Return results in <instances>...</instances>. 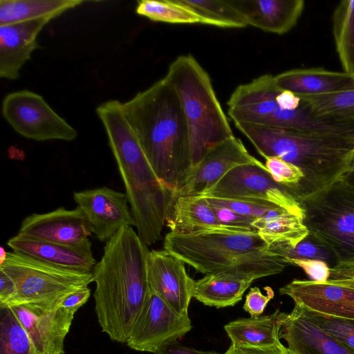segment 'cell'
Returning a JSON list of instances; mask_svg holds the SVG:
<instances>
[{
    "instance_id": "18",
    "label": "cell",
    "mask_w": 354,
    "mask_h": 354,
    "mask_svg": "<svg viewBox=\"0 0 354 354\" xmlns=\"http://www.w3.org/2000/svg\"><path fill=\"white\" fill-rule=\"evenodd\" d=\"M280 338L290 354H354V352L317 326L295 304L290 313L280 312Z\"/></svg>"
},
{
    "instance_id": "28",
    "label": "cell",
    "mask_w": 354,
    "mask_h": 354,
    "mask_svg": "<svg viewBox=\"0 0 354 354\" xmlns=\"http://www.w3.org/2000/svg\"><path fill=\"white\" fill-rule=\"evenodd\" d=\"M336 52L344 72L354 74V0L340 1L332 15Z\"/></svg>"
},
{
    "instance_id": "17",
    "label": "cell",
    "mask_w": 354,
    "mask_h": 354,
    "mask_svg": "<svg viewBox=\"0 0 354 354\" xmlns=\"http://www.w3.org/2000/svg\"><path fill=\"white\" fill-rule=\"evenodd\" d=\"M38 241L77 245L88 240L92 234L82 210L60 207L44 214H32L25 218L17 233Z\"/></svg>"
},
{
    "instance_id": "14",
    "label": "cell",
    "mask_w": 354,
    "mask_h": 354,
    "mask_svg": "<svg viewBox=\"0 0 354 354\" xmlns=\"http://www.w3.org/2000/svg\"><path fill=\"white\" fill-rule=\"evenodd\" d=\"M248 164L263 163L248 152L240 139L233 136L211 150L171 196H203L232 169Z\"/></svg>"
},
{
    "instance_id": "32",
    "label": "cell",
    "mask_w": 354,
    "mask_h": 354,
    "mask_svg": "<svg viewBox=\"0 0 354 354\" xmlns=\"http://www.w3.org/2000/svg\"><path fill=\"white\" fill-rule=\"evenodd\" d=\"M0 354H36L24 326L9 307H0Z\"/></svg>"
},
{
    "instance_id": "49",
    "label": "cell",
    "mask_w": 354,
    "mask_h": 354,
    "mask_svg": "<svg viewBox=\"0 0 354 354\" xmlns=\"http://www.w3.org/2000/svg\"><path fill=\"white\" fill-rule=\"evenodd\" d=\"M346 283L353 284V285H354V281H351V282H349V283Z\"/></svg>"
},
{
    "instance_id": "21",
    "label": "cell",
    "mask_w": 354,
    "mask_h": 354,
    "mask_svg": "<svg viewBox=\"0 0 354 354\" xmlns=\"http://www.w3.org/2000/svg\"><path fill=\"white\" fill-rule=\"evenodd\" d=\"M248 26L283 35L297 24L305 8L303 0H231Z\"/></svg>"
},
{
    "instance_id": "30",
    "label": "cell",
    "mask_w": 354,
    "mask_h": 354,
    "mask_svg": "<svg viewBox=\"0 0 354 354\" xmlns=\"http://www.w3.org/2000/svg\"><path fill=\"white\" fill-rule=\"evenodd\" d=\"M266 254L282 259H313L326 263L331 268L340 263L335 254L310 233L296 245L286 243L270 244Z\"/></svg>"
},
{
    "instance_id": "7",
    "label": "cell",
    "mask_w": 354,
    "mask_h": 354,
    "mask_svg": "<svg viewBox=\"0 0 354 354\" xmlns=\"http://www.w3.org/2000/svg\"><path fill=\"white\" fill-rule=\"evenodd\" d=\"M299 201L309 233L328 247L340 263L354 261V188L339 177Z\"/></svg>"
},
{
    "instance_id": "40",
    "label": "cell",
    "mask_w": 354,
    "mask_h": 354,
    "mask_svg": "<svg viewBox=\"0 0 354 354\" xmlns=\"http://www.w3.org/2000/svg\"><path fill=\"white\" fill-rule=\"evenodd\" d=\"M225 354H290L282 343L265 347L235 346L231 344Z\"/></svg>"
},
{
    "instance_id": "3",
    "label": "cell",
    "mask_w": 354,
    "mask_h": 354,
    "mask_svg": "<svg viewBox=\"0 0 354 354\" xmlns=\"http://www.w3.org/2000/svg\"><path fill=\"white\" fill-rule=\"evenodd\" d=\"M123 180L137 234L147 246L162 238L171 193L147 160L118 100L96 108Z\"/></svg>"
},
{
    "instance_id": "34",
    "label": "cell",
    "mask_w": 354,
    "mask_h": 354,
    "mask_svg": "<svg viewBox=\"0 0 354 354\" xmlns=\"http://www.w3.org/2000/svg\"><path fill=\"white\" fill-rule=\"evenodd\" d=\"M301 308L322 330L354 352V319L333 317Z\"/></svg>"
},
{
    "instance_id": "39",
    "label": "cell",
    "mask_w": 354,
    "mask_h": 354,
    "mask_svg": "<svg viewBox=\"0 0 354 354\" xmlns=\"http://www.w3.org/2000/svg\"><path fill=\"white\" fill-rule=\"evenodd\" d=\"M266 295H263L258 287L252 288L245 297L243 309L249 313L252 317H259L268 302L274 297V293L270 287H266Z\"/></svg>"
},
{
    "instance_id": "27",
    "label": "cell",
    "mask_w": 354,
    "mask_h": 354,
    "mask_svg": "<svg viewBox=\"0 0 354 354\" xmlns=\"http://www.w3.org/2000/svg\"><path fill=\"white\" fill-rule=\"evenodd\" d=\"M252 225L268 245L286 243L295 246L309 233L301 218L283 208L255 220Z\"/></svg>"
},
{
    "instance_id": "42",
    "label": "cell",
    "mask_w": 354,
    "mask_h": 354,
    "mask_svg": "<svg viewBox=\"0 0 354 354\" xmlns=\"http://www.w3.org/2000/svg\"><path fill=\"white\" fill-rule=\"evenodd\" d=\"M90 295L91 290L86 287L66 297L60 305L65 309L75 313L80 307L87 302Z\"/></svg>"
},
{
    "instance_id": "47",
    "label": "cell",
    "mask_w": 354,
    "mask_h": 354,
    "mask_svg": "<svg viewBox=\"0 0 354 354\" xmlns=\"http://www.w3.org/2000/svg\"><path fill=\"white\" fill-rule=\"evenodd\" d=\"M352 169H354V150L352 151L351 154L348 158L346 167V170Z\"/></svg>"
},
{
    "instance_id": "20",
    "label": "cell",
    "mask_w": 354,
    "mask_h": 354,
    "mask_svg": "<svg viewBox=\"0 0 354 354\" xmlns=\"http://www.w3.org/2000/svg\"><path fill=\"white\" fill-rule=\"evenodd\" d=\"M12 251L62 268L92 272L96 264L88 240L77 245H65L32 239L20 234L10 238Z\"/></svg>"
},
{
    "instance_id": "12",
    "label": "cell",
    "mask_w": 354,
    "mask_h": 354,
    "mask_svg": "<svg viewBox=\"0 0 354 354\" xmlns=\"http://www.w3.org/2000/svg\"><path fill=\"white\" fill-rule=\"evenodd\" d=\"M60 304H24L9 307L24 326L36 354L64 353V340L75 313Z\"/></svg>"
},
{
    "instance_id": "8",
    "label": "cell",
    "mask_w": 354,
    "mask_h": 354,
    "mask_svg": "<svg viewBox=\"0 0 354 354\" xmlns=\"http://www.w3.org/2000/svg\"><path fill=\"white\" fill-rule=\"evenodd\" d=\"M0 270L16 286L17 296L11 306L60 304L93 281L92 272L62 268L14 251L7 252Z\"/></svg>"
},
{
    "instance_id": "48",
    "label": "cell",
    "mask_w": 354,
    "mask_h": 354,
    "mask_svg": "<svg viewBox=\"0 0 354 354\" xmlns=\"http://www.w3.org/2000/svg\"><path fill=\"white\" fill-rule=\"evenodd\" d=\"M6 253L7 252H6L3 249V248H1V255H0V263H1L5 258H6Z\"/></svg>"
},
{
    "instance_id": "23",
    "label": "cell",
    "mask_w": 354,
    "mask_h": 354,
    "mask_svg": "<svg viewBox=\"0 0 354 354\" xmlns=\"http://www.w3.org/2000/svg\"><path fill=\"white\" fill-rule=\"evenodd\" d=\"M165 223L170 232L179 234L218 229L243 230L223 225L206 198L202 196H170Z\"/></svg>"
},
{
    "instance_id": "36",
    "label": "cell",
    "mask_w": 354,
    "mask_h": 354,
    "mask_svg": "<svg viewBox=\"0 0 354 354\" xmlns=\"http://www.w3.org/2000/svg\"><path fill=\"white\" fill-rule=\"evenodd\" d=\"M265 166L277 183L289 187L292 192L304 178L298 167L278 157L266 158Z\"/></svg>"
},
{
    "instance_id": "6",
    "label": "cell",
    "mask_w": 354,
    "mask_h": 354,
    "mask_svg": "<svg viewBox=\"0 0 354 354\" xmlns=\"http://www.w3.org/2000/svg\"><path fill=\"white\" fill-rule=\"evenodd\" d=\"M268 245L257 232L240 229L169 232L163 243L164 250L205 274L220 272L247 256L265 252Z\"/></svg>"
},
{
    "instance_id": "1",
    "label": "cell",
    "mask_w": 354,
    "mask_h": 354,
    "mask_svg": "<svg viewBox=\"0 0 354 354\" xmlns=\"http://www.w3.org/2000/svg\"><path fill=\"white\" fill-rule=\"evenodd\" d=\"M126 118L158 178L171 194L192 171L188 125L164 77L122 103Z\"/></svg>"
},
{
    "instance_id": "38",
    "label": "cell",
    "mask_w": 354,
    "mask_h": 354,
    "mask_svg": "<svg viewBox=\"0 0 354 354\" xmlns=\"http://www.w3.org/2000/svg\"><path fill=\"white\" fill-rule=\"evenodd\" d=\"M211 207L218 221L223 225L257 232L252 225L253 222L257 219L242 215L226 207L214 206H211Z\"/></svg>"
},
{
    "instance_id": "22",
    "label": "cell",
    "mask_w": 354,
    "mask_h": 354,
    "mask_svg": "<svg viewBox=\"0 0 354 354\" xmlns=\"http://www.w3.org/2000/svg\"><path fill=\"white\" fill-rule=\"evenodd\" d=\"M277 84L299 96L323 95L354 88V74L323 68H295L274 75Z\"/></svg>"
},
{
    "instance_id": "11",
    "label": "cell",
    "mask_w": 354,
    "mask_h": 354,
    "mask_svg": "<svg viewBox=\"0 0 354 354\" xmlns=\"http://www.w3.org/2000/svg\"><path fill=\"white\" fill-rule=\"evenodd\" d=\"M192 328L189 316L178 313L149 291L126 344L135 351L155 353L165 344L177 341Z\"/></svg>"
},
{
    "instance_id": "46",
    "label": "cell",
    "mask_w": 354,
    "mask_h": 354,
    "mask_svg": "<svg viewBox=\"0 0 354 354\" xmlns=\"http://www.w3.org/2000/svg\"><path fill=\"white\" fill-rule=\"evenodd\" d=\"M352 281H354V261L348 264L345 282H351Z\"/></svg>"
},
{
    "instance_id": "35",
    "label": "cell",
    "mask_w": 354,
    "mask_h": 354,
    "mask_svg": "<svg viewBox=\"0 0 354 354\" xmlns=\"http://www.w3.org/2000/svg\"><path fill=\"white\" fill-rule=\"evenodd\" d=\"M205 198L210 206L226 207L254 219L266 217L282 208L272 203L257 199Z\"/></svg>"
},
{
    "instance_id": "16",
    "label": "cell",
    "mask_w": 354,
    "mask_h": 354,
    "mask_svg": "<svg viewBox=\"0 0 354 354\" xmlns=\"http://www.w3.org/2000/svg\"><path fill=\"white\" fill-rule=\"evenodd\" d=\"M308 310L333 317L354 319V285L328 280L320 283L293 279L279 288Z\"/></svg>"
},
{
    "instance_id": "2",
    "label": "cell",
    "mask_w": 354,
    "mask_h": 354,
    "mask_svg": "<svg viewBox=\"0 0 354 354\" xmlns=\"http://www.w3.org/2000/svg\"><path fill=\"white\" fill-rule=\"evenodd\" d=\"M149 252L137 232L125 226L106 242L101 260L93 269L97 321L115 342H127L150 291Z\"/></svg>"
},
{
    "instance_id": "31",
    "label": "cell",
    "mask_w": 354,
    "mask_h": 354,
    "mask_svg": "<svg viewBox=\"0 0 354 354\" xmlns=\"http://www.w3.org/2000/svg\"><path fill=\"white\" fill-rule=\"evenodd\" d=\"M136 12L156 22L205 24L203 19L178 0H141L138 1Z\"/></svg>"
},
{
    "instance_id": "9",
    "label": "cell",
    "mask_w": 354,
    "mask_h": 354,
    "mask_svg": "<svg viewBox=\"0 0 354 354\" xmlns=\"http://www.w3.org/2000/svg\"><path fill=\"white\" fill-rule=\"evenodd\" d=\"M3 117L19 135L37 141H72L77 131L40 95L28 90L12 92L2 102Z\"/></svg>"
},
{
    "instance_id": "24",
    "label": "cell",
    "mask_w": 354,
    "mask_h": 354,
    "mask_svg": "<svg viewBox=\"0 0 354 354\" xmlns=\"http://www.w3.org/2000/svg\"><path fill=\"white\" fill-rule=\"evenodd\" d=\"M252 282V279L225 272L205 274L194 281L192 297L206 306H233L242 299Z\"/></svg>"
},
{
    "instance_id": "25",
    "label": "cell",
    "mask_w": 354,
    "mask_h": 354,
    "mask_svg": "<svg viewBox=\"0 0 354 354\" xmlns=\"http://www.w3.org/2000/svg\"><path fill=\"white\" fill-rule=\"evenodd\" d=\"M279 310L270 315L241 318L229 322L224 329L232 345L265 347L280 342Z\"/></svg>"
},
{
    "instance_id": "13",
    "label": "cell",
    "mask_w": 354,
    "mask_h": 354,
    "mask_svg": "<svg viewBox=\"0 0 354 354\" xmlns=\"http://www.w3.org/2000/svg\"><path fill=\"white\" fill-rule=\"evenodd\" d=\"M73 198L88 227L101 241H107L125 226H135L125 194L106 187L75 192Z\"/></svg>"
},
{
    "instance_id": "45",
    "label": "cell",
    "mask_w": 354,
    "mask_h": 354,
    "mask_svg": "<svg viewBox=\"0 0 354 354\" xmlns=\"http://www.w3.org/2000/svg\"><path fill=\"white\" fill-rule=\"evenodd\" d=\"M340 178L348 185L354 188V169L345 171Z\"/></svg>"
},
{
    "instance_id": "41",
    "label": "cell",
    "mask_w": 354,
    "mask_h": 354,
    "mask_svg": "<svg viewBox=\"0 0 354 354\" xmlns=\"http://www.w3.org/2000/svg\"><path fill=\"white\" fill-rule=\"evenodd\" d=\"M17 296L16 286L12 279L0 270V307H10Z\"/></svg>"
},
{
    "instance_id": "43",
    "label": "cell",
    "mask_w": 354,
    "mask_h": 354,
    "mask_svg": "<svg viewBox=\"0 0 354 354\" xmlns=\"http://www.w3.org/2000/svg\"><path fill=\"white\" fill-rule=\"evenodd\" d=\"M155 354H220L214 351H203L189 348L177 341L169 342L161 346Z\"/></svg>"
},
{
    "instance_id": "19",
    "label": "cell",
    "mask_w": 354,
    "mask_h": 354,
    "mask_svg": "<svg viewBox=\"0 0 354 354\" xmlns=\"http://www.w3.org/2000/svg\"><path fill=\"white\" fill-rule=\"evenodd\" d=\"M52 19L39 18L0 26V77L15 80L32 53L39 47L37 37Z\"/></svg>"
},
{
    "instance_id": "44",
    "label": "cell",
    "mask_w": 354,
    "mask_h": 354,
    "mask_svg": "<svg viewBox=\"0 0 354 354\" xmlns=\"http://www.w3.org/2000/svg\"><path fill=\"white\" fill-rule=\"evenodd\" d=\"M278 106L284 110H295L301 104V99L299 95L288 90L281 89L276 96Z\"/></svg>"
},
{
    "instance_id": "29",
    "label": "cell",
    "mask_w": 354,
    "mask_h": 354,
    "mask_svg": "<svg viewBox=\"0 0 354 354\" xmlns=\"http://www.w3.org/2000/svg\"><path fill=\"white\" fill-rule=\"evenodd\" d=\"M207 25L241 28L248 26L243 14L231 0H178Z\"/></svg>"
},
{
    "instance_id": "10",
    "label": "cell",
    "mask_w": 354,
    "mask_h": 354,
    "mask_svg": "<svg viewBox=\"0 0 354 354\" xmlns=\"http://www.w3.org/2000/svg\"><path fill=\"white\" fill-rule=\"evenodd\" d=\"M202 196L266 201L302 220L304 218V210L290 188L277 183L263 164L243 165L232 169Z\"/></svg>"
},
{
    "instance_id": "26",
    "label": "cell",
    "mask_w": 354,
    "mask_h": 354,
    "mask_svg": "<svg viewBox=\"0 0 354 354\" xmlns=\"http://www.w3.org/2000/svg\"><path fill=\"white\" fill-rule=\"evenodd\" d=\"M82 0H0V26L39 18L57 17Z\"/></svg>"
},
{
    "instance_id": "15",
    "label": "cell",
    "mask_w": 354,
    "mask_h": 354,
    "mask_svg": "<svg viewBox=\"0 0 354 354\" xmlns=\"http://www.w3.org/2000/svg\"><path fill=\"white\" fill-rule=\"evenodd\" d=\"M185 263L165 250H151L147 259L150 291L161 297L178 313L188 316L194 281Z\"/></svg>"
},
{
    "instance_id": "4",
    "label": "cell",
    "mask_w": 354,
    "mask_h": 354,
    "mask_svg": "<svg viewBox=\"0 0 354 354\" xmlns=\"http://www.w3.org/2000/svg\"><path fill=\"white\" fill-rule=\"evenodd\" d=\"M265 159L278 157L298 167L302 181L292 190L298 200L322 189L346 170L354 139L315 135L249 123H234Z\"/></svg>"
},
{
    "instance_id": "37",
    "label": "cell",
    "mask_w": 354,
    "mask_h": 354,
    "mask_svg": "<svg viewBox=\"0 0 354 354\" xmlns=\"http://www.w3.org/2000/svg\"><path fill=\"white\" fill-rule=\"evenodd\" d=\"M287 264L297 266L302 268L311 281L324 283L330 277V268L322 261L313 259H286Z\"/></svg>"
},
{
    "instance_id": "5",
    "label": "cell",
    "mask_w": 354,
    "mask_h": 354,
    "mask_svg": "<svg viewBox=\"0 0 354 354\" xmlns=\"http://www.w3.org/2000/svg\"><path fill=\"white\" fill-rule=\"evenodd\" d=\"M164 79L181 104L194 168L211 150L234 135L209 74L193 55L178 56L169 66Z\"/></svg>"
},
{
    "instance_id": "33",
    "label": "cell",
    "mask_w": 354,
    "mask_h": 354,
    "mask_svg": "<svg viewBox=\"0 0 354 354\" xmlns=\"http://www.w3.org/2000/svg\"><path fill=\"white\" fill-rule=\"evenodd\" d=\"M299 97L317 115L354 120V88L323 95Z\"/></svg>"
}]
</instances>
